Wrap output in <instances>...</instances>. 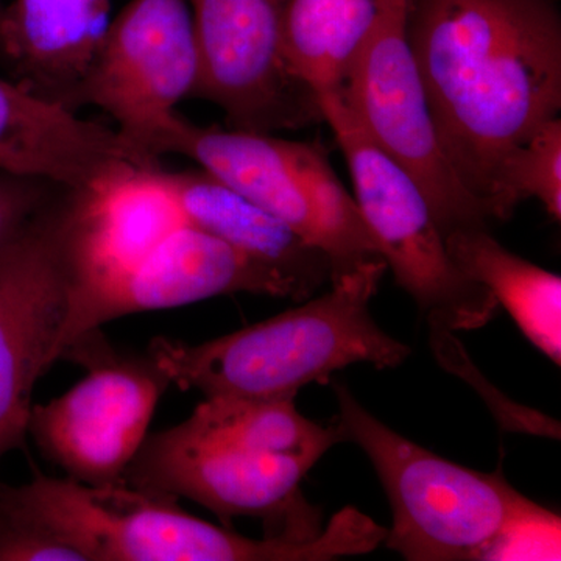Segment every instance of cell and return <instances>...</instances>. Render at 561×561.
<instances>
[{
	"label": "cell",
	"instance_id": "cell-1",
	"mask_svg": "<svg viewBox=\"0 0 561 561\" xmlns=\"http://www.w3.org/2000/svg\"><path fill=\"white\" fill-rule=\"evenodd\" d=\"M408 38L443 149L493 220L502 162L559 117L556 0H409Z\"/></svg>",
	"mask_w": 561,
	"mask_h": 561
},
{
	"label": "cell",
	"instance_id": "cell-2",
	"mask_svg": "<svg viewBox=\"0 0 561 561\" xmlns=\"http://www.w3.org/2000/svg\"><path fill=\"white\" fill-rule=\"evenodd\" d=\"M0 531L58 542L79 561H330L364 556L376 542L356 507L335 513L312 540H253L181 511L173 497L41 472L25 485L0 483Z\"/></svg>",
	"mask_w": 561,
	"mask_h": 561
},
{
	"label": "cell",
	"instance_id": "cell-3",
	"mask_svg": "<svg viewBox=\"0 0 561 561\" xmlns=\"http://www.w3.org/2000/svg\"><path fill=\"white\" fill-rule=\"evenodd\" d=\"M386 272L382 257L362 262L298 308L198 345L154 339L149 357L169 383L205 397L295 398L353 364L398 367L411 348L370 312Z\"/></svg>",
	"mask_w": 561,
	"mask_h": 561
},
{
	"label": "cell",
	"instance_id": "cell-4",
	"mask_svg": "<svg viewBox=\"0 0 561 561\" xmlns=\"http://www.w3.org/2000/svg\"><path fill=\"white\" fill-rule=\"evenodd\" d=\"M345 442L356 443L378 472L393 524L387 548L409 561L482 560L515 516L531 504L502 468L481 472L443 459L371 415L343 383H334Z\"/></svg>",
	"mask_w": 561,
	"mask_h": 561
},
{
	"label": "cell",
	"instance_id": "cell-5",
	"mask_svg": "<svg viewBox=\"0 0 561 561\" xmlns=\"http://www.w3.org/2000/svg\"><path fill=\"white\" fill-rule=\"evenodd\" d=\"M150 151L158 158H190L267 210L328 257L331 279L362 262L382 257L320 142L202 127L176 111L151 139Z\"/></svg>",
	"mask_w": 561,
	"mask_h": 561
},
{
	"label": "cell",
	"instance_id": "cell-6",
	"mask_svg": "<svg viewBox=\"0 0 561 561\" xmlns=\"http://www.w3.org/2000/svg\"><path fill=\"white\" fill-rule=\"evenodd\" d=\"M317 101L348 164L362 219L397 283L415 300L430 327L449 331L485 327L500 305L454 264L419 183L360 130L335 92H321Z\"/></svg>",
	"mask_w": 561,
	"mask_h": 561
},
{
	"label": "cell",
	"instance_id": "cell-7",
	"mask_svg": "<svg viewBox=\"0 0 561 561\" xmlns=\"http://www.w3.org/2000/svg\"><path fill=\"white\" fill-rule=\"evenodd\" d=\"M77 287L73 190L0 251V460L27 442L33 389L55 360Z\"/></svg>",
	"mask_w": 561,
	"mask_h": 561
},
{
	"label": "cell",
	"instance_id": "cell-8",
	"mask_svg": "<svg viewBox=\"0 0 561 561\" xmlns=\"http://www.w3.org/2000/svg\"><path fill=\"white\" fill-rule=\"evenodd\" d=\"M408 10L409 0L391 7L335 94L360 130L419 183L443 234L486 228L489 214L443 149L409 44Z\"/></svg>",
	"mask_w": 561,
	"mask_h": 561
},
{
	"label": "cell",
	"instance_id": "cell-9",
	"mask_svg": "<svg viewBox=\"0 0 561 561\" xmlns=\"http://www.w3.org/2000/svg\"><path fill=\"white\" fill-rule=\"evenodd\" d=\"M313 463L254 451L238 443L203 437L179 424L144 440L124 482L164 497H186L228 524L261 518L267 537H319L321 513L305 500L300 483Z\"/></svg>",
	"mask_w": 561,
	"mask_h": 561
},
{
	"label": "cell",
	"instance_id": "cell-10",
	"mask_svg": "<svg viewBox=\"0 0 561 561\" xmlns=\"http://www.w3.org/2000/svg\"><path fill=\"white\" fill-rule=\"evenodd\" d=\"M95 335L61 356L83 362L88 375L61 397L32 405L27 432L70 479L101 486L124 482L169 381L150 357L122 359Z\"/></svg>",
	"mask_w": 561,
	"mask_h": 561
},
{
	"label": "cell",
	"instance_id": "cell-11",
	"mask_svg": "<svg viewBox=\"0 0 561 561\" xmlns=\"http://www.w3.org/2000/svg\"><path fill=\"white\" fill-rule=\"evenodd\" d=\"M287 0H190L198 49L192 99L219 106L236 130H297L323 121L284 50Z\"/></svg>",
	"mask_w": 561,
	"mask_h": 561
},
{
	"label": "cell",
	"instance_id": "cell-12",
	"mask_svg": "<svg viewBox=\"0 0 561 561\" xmlns=\"http://www.w3.org/2000/svg\"><path fill=\"white\" fill-rule=\"evenodd\" d=\"M197 77L190 0H131L106 28L81 106L108 114L128 142L151 154V139L192 98Z\"/></svg>",
	"mask_w": 561,
	"mask_h": 561
},
{
	"label": "cell",
	"instance_id": "cell-13",
	"mask_svg": "<svg viewBox=\"0 0 561 561\" xmlns=\"http://www.w3.org/2000/svg\"><path fill=\"white\" fill-rule=\"evenodd\" d=\"M241 291L306 301L297 284L286 276L184 225L138 264L73 297L60 359L72 343L101 330L106 321Z\"/></svg>",
	"mask_w": 561,
	"mask_h": 561
},
{
	"label": "cell",
	"instance_id": "cell-14",
	"mask_svg": "<svg viewBox=\"0 0 561 561\" xmlns=\"http://www.w3.org/2000/svg\"><path fill=\"white\" fill-rule=\"evenodd\" d=\"M157 162L119 131L0 79V171L84 187L121 165Z\"/></svg>",
	"mask_w": 561,
	"mask_h": 561
},
{
	"label": "cell",
	"instance_id": "cell-15",
	"mask_svg": "<svg viewBox=\"0 0 561 561\" xmlns=\"http://www.w3.org/2000/svg\"><path fill=\"white\" fill-rule=\"evenodd\" d=\"M110 13L111 0H11L0 20V65L25 91L77 113Z\"/></svg>",
	"mask_w": 561,
	"mask_h": 561
},
{
	"label": "cell",
	"instance_id": "cell-16",
	"mask_svg": "<svg viewBox=\"0 0 561 561\" xmlns=\"http://www.w3.org/2000/svg\"><path fill=\"white\" fill-rule=\"evenodd\" d=\"M161 175L187 227L214 236L286 276L306 300L331 279L330 261L321 251L209 172L162 168Z\"/></svg>",
	"mask_w": 561,
	"mask_h": 561
},
{
	"label": "cell",
	"instance_id": "cell-17",
	"mask_svg": "<svg viewBox=\"0 0 561 561\" xmlns=\"http://www.w3.org/2000/svg\"><path fill=\"white\" fill-rule=\"evenodd\" d=\"M446 249L467 278L504 306L527 341L561 364V278L502 247L489 228L445 234Z\"/></svg>",
	"mask_w": 561,
	"mask_h": 561
},
{
	"label": "cell",
	"instance_id": "cell-18",
	"mask_svg": "<svg viewBox=\"0 0 561 561\" xmlns=\"http://www.w3.org/2000/svg\"><path fill=\"white\" fill-rule=\"evenodd\" d=\"M398 0H287L284 50L313 94L339 92L365 41Z\"/></svg>",
	"mask_w": 561,
	"mask_h": 561
},
{
	"label": "cell",
	"instance_id": "cell-19",
	"mask_svg": "<svg viewBox=\"0 0 561 561\" xmlns=\"http://www.w3.org/2000/svg\"><path fill=\"white\" fill-rule=\"evenodd\" d=\"M181 424L203 437L313 465L332 446L345 442L334 421L330 426H321L302 416L295 408V398L214 394L206 397Z\"/></svg>",
	"mask_w": 561,
	"mask_h": 561
},
{
	"label": "cell",
	"instance_id": "cell-20",
	"mask_svg": "<svg viewBox=\"0 0 561 561\" xmlns=\"http://www.w3.org/2000/svg\"><path fill=\"white\" fill-rule=\"evenodd\" d=\"M527 198H537L548 210L549 216L560 221V117H553L542 124L502 162L491 202L493 220L511 219L516 206Z\"/></svg>",
	"mask_w": 561,
	"mask_h": 561
},
{
	"label": "cell",
	"instance_id": "cell-21",
	"mask_svg": "<svg viewBox=\"0 0 561 561\" xmlns=\"http://www.w3.org/2000/svg\"><path fill=\"white\" fill-rule=\"evenodd\" d=\"M560 516L531 502L496 535L482 560H560Z\"/></svg>",
	"mask_w": 561,
	"mask_h": 561
},
{
	"label": "cell",
	"instance_id": "cell-22",
	"mask_svg": "<svg viewBox=\"0 0 561 561\" xmlns=\"http://www.w3.org/2000/svg\"><path fill=\"white\" fill-rule=\"evenodd\" d=\"M61 184L0 171V251L61 190Z\"/></svg>",
	"mask_w": 561,
	"mask_h": 561
},
{
	"label": "cell",
	"instance_id": "cell-23",
	"mask_svg": "<svg viewBox=\"0 0 561 561\" xmlns=\"http://www.w3.org/2000/svg\"><path fill=\"white\" fill-rule=\"evenodd\" d=\"M3 9H5V3H3L2 0H0V20H2Z\"/></svg>",
	"mask_w": 561,
	"mask_h": 561
}]
</instances>
